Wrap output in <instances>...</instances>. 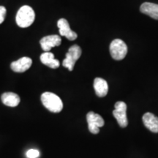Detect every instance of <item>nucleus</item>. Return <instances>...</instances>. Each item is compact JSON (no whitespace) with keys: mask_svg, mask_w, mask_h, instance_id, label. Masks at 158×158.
I'll return each instance as SVG.
<instances>
[{"mask_svg":"<svg viewBox=\"0 0 158 158\" xmlns=\"http://www.w3.org/2000/svg\"><path fill=\"white\" fill-rule=\"evenodd\" d=\"M35 19V13L34 10L28 5L21 7L18 11L16 18V23L19 27L21 28H27L32 24Z\"/></svg>","mask_w":158,"mask_h":158,"instance_id":"f257e3e1","label":"nucleus"},{"mask_svg":"<svg viewBox=\"0 0 158 158\" xmlns=\"http://www.w3.org/2000/svg\"><path fill=\"white\" fill-rule=\"evenodd\" d=\"M41 101L43 106L53 113H59L63 108L62 100L52 92H44L41 96Z\"/></svg>","mask_w":158,"mask_h":158,"instance_id":"f03ea898","label":"nucleus"},{"mask_svg":"<svg viewBox=\"0 0 158 158\" xmlns=\"http://www.w3.org/2000/svg\"><path fill=\"white\" fill-rule=\"evenodd\" d=\"M40 156V152L37 149H29L27 152V157L28 158H37Z\"/></svg>","mask_w":158,"mask_h":158,"instance_id":"2eb2a0df","label":"nucleus"},{"mask_svg":"<svg viewBox=\"0 0 158 158\" xmlns=\"http://www.w3.org/2000/svg\"><path fill=\"white\" fill-rule=\"evenodd\" d=\"M62 43V39L57 35H48V36L43 37L40 40L42 49L45 52H48L54 47L59 46Z\"/></svg>","mask_w":158,"mask_h":158,"instance_id":"0eeeda50","label":"nucleus"},{"mask_svg":"<svg viewBox=\"0 0 158 158\" xmlns=\"http://www.w3.org/2000/svg\"><path fill=\"white\" fill-rule=\"evenodd\" d=\"M86 120L88 122L89 130L93 134H98L100 132V127H102L105 124L102 116L94 113L93 111H90L87 114Z\"/></svg>","mask_w":158,"mask_h":158,"instance_id":"423d86ee","label":"nucleus"},{"mask_svg":"<svg viewBox=\"0 0 158 158\" xmlns=\"http://www.w3.org/2000/svg\"><path fill=\"white\" fill-rule=\"evenodd\" d=\"M6 8L3 6H0V24L3 23L5 21L6 15Z\"/></svg>","mask_w":158,"mask_h":158,"instance_id":"dca6fc26","label":"nucleus"},{"mask_svg":"<svg viewBox=\"0 0 158 158\" xmlns=\"http://www.w3.org/2000/svg\"><path fill=\"white\" fill-rule=\"evenodd\" d=\"M143 122L145 127L152 133H158V117L153 114L146 113L143 116Z\"/></svg>","mask_w":158,"mask_h":158,"instance_id":"9d476101","label":"nucleus"},{"mask_svg":"<svg viewBox=\"0 0 158 158\" xmlns=\"http://www.w3.org/2000/svg\"><path fill=\"white\" fill-rule=\"evenodd\" d=\"M3 104L9 107H15L20 102V98L17 94L13 92H5L2 95Z\"/></svg>","mask_w":158,"mask_h":158,"instance_id":"ddd939ff","label":"nucleus"},{"mask_svg":"<svg viewBox=\"0 0 158 158\" xmlns=\"http://www.w3.org/2000/svg\"><path fill=\"white\" fill-rule=\"evenodd\" d=\"M127 53V46L123 40L115 39L110 45V54L115 60H122L126 56Z\"/></svg>","mask_w":158,"mask_h":158,"instance_id":"7ed1b4c3","label":"nucleus"},{"mask_svg":"<svg viewBox=\"0 0 158 158\" xmlns=\"http://www.w3.org/2000/svg\"><path fill=\"white\" fill-rule=\"evenodd\" d=\"M82 51L78 45H73L68 49L66 54V58L63 60L62 65L70 71L73 70L76 61L81 56Z\"/></svg>","mask_w":158,"mask_h":158,"instance_id":"20e7f679","label":"nucleus"},{"mask_svg":"<svg viewBox=\"0 0 158 158\" xmlns=\"http://www.w3.org/2000/svg\"><path fill=\"white\" fill-rule=\"evenodd\" d=\"M57 27L59 29V34L61 36H64L69 40H75L78 37V35L75 31L71 30L68 21L66 19H59L57 22Z\"/></svg>","mask_w":158,"mask_h":158,"instance_id":"6e6552de","label":"nucleus"},{"mask_svg":"<svg viewBox=\"0 0 158 158\" xmlns=\"http://www.w3.org/2000/svg\"><path fill=\"white\" fill-rule=\"evenodd\" d=\"M142 13L149 15L152 19L158 20V5L150 2L143 3L140 7Z\"/></svg>","mask_w":158,"mask_h":158,"instance_id":"f8f14e48","label":"nucleus"},{"mask_svg":"<svg viewBox=\"0 0 158 158\" xmlns=\"http://www.w3.org/2000/svg\"><path fill=\"white\" fill-rule=\"evenodd\" d=\"M113 115L121 127H126L128 124L127 118V105L125 102L119 101L116 102L115 109Z\"/></svg>","mask_w":158,"mask_h":158,"instance_id":"39448f33","label":"nucleus"},{"mask_svg":"<svg viewBox=\"0 0 158 158\" xmlns=\"http://www.w3.org/2000/svg\"><path fill=\"white\" fill-rule=\"evenodd\" d=\"M40 61L43 64L52 69L58 68L60 65L59 60L54 59V55L51 52H45L40 56Z\"/></svg>","mask_w":158,"mask_h":158,"instance_id":"4468645a","label":"nucleus"},{"mask_svg":"<svg viewBox=\"0 0 158 158\" xmlns=\"http://www.w3.org/2000/svg\"><path fill=\"white\" fill-rule=\"evenodd\" d=\"M94 89L97 95L103 98L108 94V86L106 80L101 78H96L94 81Z\"/></svg>","mask_w":158,"mask_h":158,"instance_id":"9b49d317","label":"nucleus"},{"mask_svg":"<svg viewBox=\"0 0 158 158\" xmlns=\"http://www.w3.org/2000/svg\"><path fill=\"white\" fill-rule=\"evenodd\" d=\"M31 64H32V60L29 57L25 56L12 62L10 67L14 72L23 73L30 68Z\"/></svg>","mask_w":158,"mask_h":158,"instance_id":"1a4fd4ad","label":"nucleus"}]
</instances>
